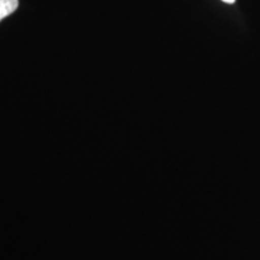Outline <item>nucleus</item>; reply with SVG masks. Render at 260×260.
<instances>
[{"label": "nucleus", "mask_w": 260, "mask_h": 260, "mask_svg": "<svg viewBox=\"0 0 260 260\" xmlns=\"http://www.w3.org/2000/svg\"><path fill=\"white\" fill-rule=\"evenodd\" d=\"M18 8V0H0V21L12 15Z\"/></svg>", "instance_id": "obj_1"}, {"label": "nucleus", "mask_w": 260, "mask_h": 260, "mask_svg": "<svg viewBox=\"0 0 260 260\" xmlns=\"http://www.w3.org/2000/svg\"><path fill=\"white\" fill-rule=\"evenodd\" d=\"M222 2L226 3V4H234V3H235V0H222Z\"/></svg>", "instance_id": "obj_2"}]
</instances>
